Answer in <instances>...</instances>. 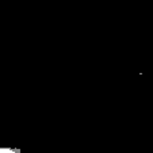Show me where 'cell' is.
Here are the masks:
<instances>
[{
	"mask_svg": "<svg viewBox=\"0 0 153 153\" xmlns=\"http://www.w3.org/2000/svg\"><path fill=\"white\" fill-rule=\"evenodd\" d=\"M0 153H20L18 149H8V148H1Z\"/></svg>",
	"mask_w": 153,
	"mask_h": 153,
	"instance_id": "obj_1",
	"label": "cell"
}]
</instances>
